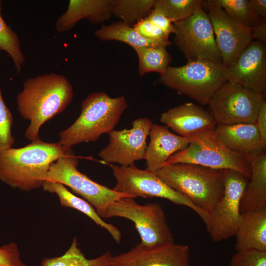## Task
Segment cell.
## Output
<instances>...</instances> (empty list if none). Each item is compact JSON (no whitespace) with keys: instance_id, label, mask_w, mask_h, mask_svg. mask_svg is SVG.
<instances>
[{"instance_id":"cell-1","label":"cell","mask_w":266,"mask_h":266,"mask_svg":"<svg viewBox=\"0 0 266 266\" xmlns=\"http://www.w3.org/2000/svg\"><path fill=\"white\" fill-rule=\"evenodd\" d=\"M73 89L64 75L52 72L28 78L17 95V109L30 124L25 137L32 141L39 137L40 128L63 112L72 101Z\"/></svg>"},{"instance_id":"cell-2","label":"cell","mask_w":266,"mask_h":266,"mask_svg":"<svg viewBox=\"0 0 266 266\" xmlns=\"http://www.w3.org/2000/svg\"><path fill=\"white\" fill-rule=\"evenodd\" d=\"M70 148L40 138L0 155V181L14 189L30 191L42 187L51 165Z\"/></svg>"},{"instance_id":"cell-3","label":"cell","mask_w":266,"mask_h":266,"mask_svg":"<svg viewBox=\"0 0 266 266\" xmlns=\"http://www.w3.org/2000/svg\"><path fill=\"white\" fill-rule=\"evenodd\" d=\"M127 106L123 96L111 98L104 92L90 94L82 101L77 119L59 133L58 143L71 148L96 141L102 134L114 130Z\"/></svg>"},{"instance_id":"cell-4","label":"cell","mask_w":266,"mask_h":266,"mask_svg":"<svg viewBox=\"0 0 266 266\" xmlns=\"http://www.w3.org/2000/svg\"><path fill=\"white\" fill-rule=\"evenodd\" d=\"M155 172L208 216L224 193L223 169L177 163L166 165Z\"/></svg>"},{"instance_id":"cell-5","label":"cell","mask_w":266,"mask_h":266,"mask_svg":"<svg viewBox=\"0 0 266 266\" xmlns=\"http://www.w3.org/2000/svg\"><path fill=\"white\" fill-rule=\"evenodd\" d=\"M159 81L205 105L227 82L226 67L222 63L206 60L188 62L181 66H169Z\"/></svg>"},{"instance_id":"cell-6","label":"cell","mask_w":266,"mask_h":266,"mask_svg":"<svg viewBox=\"0 0 266 266\" xmlns=\"http://www.w3.org/2000/svg\"><path fill=\"white\" fill-rule=\"evenodd\" d=\"M215 129L189 138L188 146L170 157L165 165L188 163L213 169H229L239 172L249 180L251 169L247 156L226 148L217 137Z\"/></svg>"},{"instance_id":"cell-7","label":"cell","mask_w":266,"mask_h":266,"mask_svg":"<svg viewBox=\"0 0 266 266\" xmlns=\"http://www.w3.org/2000/svg\"><path fill=\"white\" fill-rule=\"evenodd\" d=\"M100 217H119L132 221L140 236V243L145 245L156 246L175 243L165 212L158 203L141 205L133 198H123L107 205Z\"/></svg>"},{"instance_id":"cell-8","label":"cell","mask_w":266,"mask_h":266,"mask_svg":"<svg viewBox=\"0 0 266 266\" xmlns=\"http://www.w3.org/2000/svg\"><path fill=\"white\" fill-rule=\"evenodd\" d=\"M78 158L70 148L51 165L45 180L69 187L73 193L88 202L100 217L105 207L114 201L126 197L134 198L92 180L78 170Z\"/></svg>"},{"instance_id":"cell-9","label":"cell","mask_w":266,"mask_h":266,"mask_svg":"<svg viewBox=\"0 0 266 266\" xmlns=\"http://www.w3.org/2000/svg\"><path fill=\"white\" fill-rule=\"evenodd\" d=\"M110 166L116 180L113 189L115 191L134 198H163L176 204L186 206L194 210L205 226L207 225L208 216L186 196L170 187L155 172L140 169L134 165L122 166L111 164Z\"/></svg>"},{"instance_id":"cell-10","label":"cell","mask_w":266,"mask_h":266,"mask_svg":"<svg viewBox=\"0 0 266 266\" xmlns=\"http://www.w3.org/2000/svg\"><path fill=\"white\" fill-rule=\"evenodd\" d=\"M264 100L263 94L227 81L211 97L207 111L217 124H255Z\"/></svg>"},{"instance_id":"cell-11","label":"cell","mask_w":266,"mask_h":266,"mask_svg":"<svg viewBox=\"0 0 266 266\" xmlns=\"http://www.w3.org/2000/svg\"><path fill=\"white\" fill-rule=\"evenodd\" d=\"M173 24L174 43L188 62L206 60L223 64L211 21L203 8Z\"/></svg>"},{"instance_id":"cell-12","label":"cell","mask_w":266,"mask_h":266,"mask_svg":"<svg viewBox=\"0 0 266 266\" xmlns=\"http://www.w3.org/2000/svg\"><path fill=\"white\" fill-rule=\"evenodd\" d=\"M223 195L208 215L206 229L212 240L218 242L235 235L241 218L242 197L249 179L238 171L223 169Z\"/></svg>"},{"instance_id":"cell-13","label":"cell","mask_w":266,"mask_h":266,"mask_svg":"<svg viewBox=\"0 0 266 266\" xmlns=\"http://www.w3.org/2000/svg\"><path fill=\"white\" fill-rule=\"evenodd\" d=\"M152 124L147 117L139 118L133 122L130 129L114 130L109 133V143L99 152V157L105 163L122 166H133L135 161L144 159Z\"/></svg>"},{"instance_id":"cell-14","label":"cell","mask_w":266,"mask_h":266,"mask_svg":"<svg viewBox=\"0 0 266 266\" xmlns=\"http://www.w3.org/2000/svg\"><path fill=\"white\" fill-rule=\"evenodd\" d=\"M207 10L223 65L228 67L253 41L251 30L230 17L221 8Z\"/></svg>"},{"instance_id":"cell-15","label":"cell","mask_w":266,"mask_h":266,"mask_svg":"<svg viewBox=\"0 0 266 266\" xmlns=\"http://www.w3.org/2000/svg\"><path fill=\"white\" fill-rule=\"evenodd\" d=\"M227 81L265 96L266 90V43L253 40L234 63L226 68Z\"/></svg>"},{"instance_id":"cell-16","label":"cell","mask_w":266,"mask_h":266,"mask_svg":"<svg viewBox=\"0 0 266 266\" xmlns=\"http://www.w3.org/2000/svg\"><path fill=\"white\" fill-rule=\"evenodd\" d=\"M187 245L175 243L151 246L140 243L129 251L112 256L110 266H189Z\"/></svg>"},{"instance_id":"cell-17","label":"cell","mask_w":266,"mask_h":266,"mask_svg":"<svg viewBox=\"0 0 266 266\" xmlns=\"http://www.w3.org/2000/svg\"><path fill=\"white\" fill-rule=\"evenodd\" d=\"M160 121L177 135L188 138L217 125L207 110L192 102L169 109L161 114Z\"/></svg>"},{"instance_id":"cell-18","label":"cell","mask_w":266,"mask_h":266,"mask_svg":"<svg viewBox=\"0 0 266 266\" xmlns=\"http://www.w3.org/2000/svg\"><path fill=\"white\" fill-rule=\"evenodd\" d=\"M144 159L147 170L156 172L163 167L172 155L185 149L189 144L188 138L171 133L166 126L153 123Z\"/></svg>"},{"instance_id":"cell-19","label":"cell","mask_w":266,"mask_h":266,"mask_svg":"<svg viewBox=\"0 0 266 266\" xmlns=\"http://www.w3.org/2000/svg\"><path fill=\"white\" fill-rule=\"evenodd\" d=\"M112 0H70L66 11L58 19L55 29L59 33L72 29L80 20L99 24L110 19Z\"/></svg>"},{"instance_id":"cell-20","label":"cell","mask_w":266,"mask_h":266,"mask_svg":"<svg viewBox=\"0 0 266 266\" xmlns=\"http://www.w3.org/2000/svg\"><path fill=\"white\" fill-rule=\"evenodd\" d=\"M215 132L219 141L232 151L246 156L265 152L255 124H217Z\"/></svg>"},{"instance_id":"cell-21","label":"cell","mask_w":266,"mask_h":266,"mask_svg":"<svg viewBox=\"0 0 266 266\" xmlns=\"http://www.w3.org/2000/svg\"><path fill=\"white\" fill-rule=\"evenodd\" d=\"M234 236L236 252L266 251V206L241 213Z\"/></svg>"},{"instance_id":"cell-22","label":"cell","mask_w":266,"mask_h":266,"mask_svg":"<svg viewBox=\"0 0 266 266\" xmlns=\"http://www.w3.org/2000/svg\"><path fill=\"white\" fill-rule=\"evenodd\" d=\"M247 157L251 175L241 200V213L266 206V154L263 152Z\"/></svg>"},{"instance_id":"cell-23","label":"cell","mask_w":266,"mask_h":266,"mask_svg":"<svg viewBox=\"0 0 266 266\" xmlns=\"http://www.w3.org/2000/svg\"><path fill=\"white\" fill-rule=\"evenodd\" d=\"M42 187L46 192L56 194L62 206L75 209L85 214L97 225L106 230L117 243H120L121 232L115 226L104 221L95 209L86 200L74 195L65 185L58 182L45 180Z\"/></svg>"},{"instance_id":"cell-24","label":"cell","mask_w":266,"mask_h":266,"mask_svg":"<svg viewBox=\"0 0 266 266\" xmlns=\"http://www.w3.org/2000/svg\"><path fill=\"white\" fill-rule=\"evenodd\" d=\"M100 40H116L126 43L133 47H152L159 45L169 46L170 40H150L142 37L133 27H129L121 21L110 25H102L94 33Z\"/></svg>"},{"instance_id":"cell-25","label":"cell","mask_w":266,"mask_h":266,"mask_svg":"<svg viewBox=\"0 0 266 266\" xmlns=\"http://www.w3.org/2000/svg\"><path fill=\"white\" fill-rule=\"evenodd\" d=\"M112 255L107 251L94 259H88L78 247L77 239L74 237L68 249L62 256L45 258L41 266H110Z\"/></svg>"},{"instance_id":"cell-26","label":"cell","mask_w":266,"mask_h":266,"mask_svg":"<svg viewBox=\"0 0 266 266\" xmlns=\"http://www.w3.org/2000/svg\"><path fill=\"white\" fill-rule=\"evenodd\" d=\"M166 46L133 47L138 58V73L140 76L150 72L164 74L172 59Z\"/></svg>"},{"instance_id":"cell-27","label":"cell","mask_w":266,"mask_h":266,"mask_svg":"<svg viewBox=\"0 0 266 266\" xmlns=\"http://www.w3.org/2000/svg\"><path fill=\"white\" fill-rule=\"evenodd\" d=\"M217 7L222 8L233 19L252 30L260 18L253 12L249 0H205L203 7L208 9Z\"/></svg>"},{"instance_id":"cell-28","label":"cell","mask_w":266,"mask_h":266,"mask_svg":"<svg viewBox=\"0 0 266 266\" xmlns=\"http://www.w3.org/2000/svg\"><path fill=\"white\" fill-rule=\"evenodd\" d=\"M154 3L155 0H112L111 14L133 27L149 15Z\"/></svg>"},{"instance_id":"cell-29","label":"cell","mask_w":266,"mask_h":266,"mask_svg":"<svg viewBox=\"0 0 266 266\" xmlns=\"http://www.w3.org/2000/svg\"><path fill=\"white\" fill-rule=\"evenodd\" d=\"M203 0H155L159 9L172 23L183 20L202 9Z\"/></svg>"},{"instance_id":"cell-30","label":"cell","mask_w":266,"mask_h":266,"mask_svg":"<svg viewBox=\"0 0 266 266\" xmlns=\"http://www.w3.org/2000/svg\"><path fill=\"white\" fill-rule=\"evenodd\" d=\"M0 0V50L7 52L11 57L17 73L20 72L25 61L17 34L5 22L1 14Z\"/></svg>"},{"instance_id":"cell-31","label":"cell","mask_w":266,"mask_h":266,"mask_svg":"<svg viewBox=\"0 0 266 266\" xmlns=\"http://www.w3.org/2000/svg\"><path fill=\"white\" fill-rule=\"evenodd\" d=\"M13 122L12 115L4 101L0 88V155L12 148L15 142L11 132Z\"/></svg>"},{"instance_id":"cell-32","label":"cell","mask_w":266,"mask_h":266,"mask_svg":"<svg viewBox=\"0 0 266 266\" xmlns=\"http://www.w3.org/2000/svg\"><path fill=\"white\" fill-rule=\"evenodd\" d=\"M230 266H266V251L236 252L232 258Z\"/></svg>"},{"instance_id":"cell-33","label":"cell","mask_w":266,"mask_h":266,"mask_svg":"<svg viewBox=\"0 0 266 266\" xmlns=\"http://www.w3.org/2000/svg\"><path fill=\"white\" fill-rule=\"evenodd\" d=\"M133 28L144 38L160 41L169 40V36L151 23L147 17L138 21Z\"/></svg>"},{"instance_id":"cell-34","label":"cell","mask_w":266,"mask_h":266,"mask_svg":"<svg viewBox=\"0 0 266 266\" xmlns=\"http://www.w3.org/2000/svg\"><path fill=\"white\" fill-rule=\"evenodd\" d=\"M0 266H28L21 261L20 252L15 243L0 247Z\"/></svg>"},{"instance_id":"cell-35","label":"cell","mask_w":266,"mask_h":266,"mask_svg":"<svg viewBox=\"0 0 266 266\" xmlns=\"http://www.w3.org/2000/svg\"><path fill=\"white\" fill-rule=\"evenodd\" d=\"M147 18L162 30L167 36H169L170 34L174 33L173 24L158 8L154 7Z\"/></svg>"},{"instance_id":"cell-36","label":"cell","mask_w":266,"mask_h":266,"mask_svg":"<svg viewBox=\"0 0 266 266\" xmlns=\"http://www.w3.org/2000/svg\"><path fill=\"white\" fill-rule=\"evenodd\" d=\"M259 131L262 143L266 148V101L262 103L255 124Z\"/></svg>"},{"instance_id":"cell-37","label":"cell","mask_w":266,"mask_h":266,"mask_svg":"<svg viewBox=\"0 0 266 266\" xmlns=\"http://www.w3.org/2000/svg\"><path fill=\"white\" fill-rule=\"evenodd\" d=\"M253 40L266 42V19L260 18L258 24L251 30Z\"/></svg>"},{"instance_id":"cell-38","label":"cell","mask_w":266,"mask_h":266,"mask_svg":"<svg viewBox=\"0 0 266 266\" xmlns=\"http://www.w3.org/2000/svg\"><path fill=\"white\" fill-rule=\"evenodd\" d=\"M255 14L260 18L266 19V0H249Z\"/></svg>"}]
</instances>
